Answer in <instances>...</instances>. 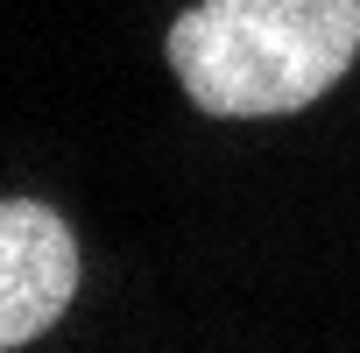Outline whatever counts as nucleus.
I'll list each match as a JSON object with an SVG mask.
<instances>
[{"instance_id":"1","label":"nucleus","mask_w":360,"mask_h":353,"mask_svg":"<svg viewBox=\"0 0 360 353\" xmlns=\"http://www.w3.org/2000/svg\"><path fill=\"white\" fill-rule=\"evenodd\" d=\"M360 57V0H198L169 22V71L198 113L276 120L325 99Z\"/></svg>"},{"instance_id":"2","label":"nucleus","mask_w":360,"mask_h":353,"mask_svg":"<svg viewBox=\"0 0 360 353\" xmlns=\"http://www.w3.org/2000/svg\"><path fill=\"white\" fill-rule=\"evenodd\" d=\"M78 297V240L36 198H0V353L29 346Z\"/></svg>"}]
</instances>
